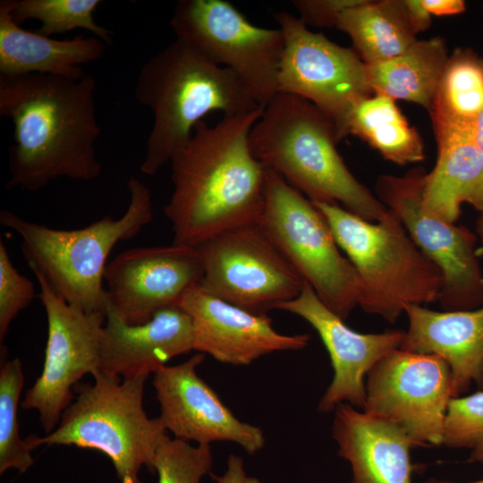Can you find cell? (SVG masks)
<instances>
[{"mask_svg": "<svg viewBox=\"0 0 483 483\" xmlns=\"http://www.w3.org/2000/svg\"><path fill=\"white\" fill-rule=\"evenodd\" d=\"M95 78L0 74V114L13 124L7 189L37 191L65 177L92 181L102 172L95 143Z\"/></svg>", "mask_w": 483, "mask_h": 483, "instance_id": "1", "label": "cell"}, {"mask_svg": "<svg viewBox=\"0 0 483 483\" xmlns=\"http://www.w3.org/2000/svg\"><path fill=\"white\" fill-rule=\"evenodd\" d=\"M263 108L224 116L212 126L199 122L173 156L174 189L164 209L173 244L195 248L219 233L259 221L267 169L254 157L249 138Z\"/></svg>", "mask_w": 483, "mask_h": 483, "instance_id": "2", "label": "cell"}, {"mask_svg": "<svg viewBox=\"0 0 483 483\" xmlns=\"http://www.w3.org/2000/svg\"><path fill=\"white\" fill-rule=\"evenodd\" d=\"M254 157L312 203L336 204L369 222L388 209L351 173L331 120L309 101L276 94L250 132Z\"/></svg>", "mask_w": 483, "mask_h": 483, "instance_id": "3", "label": "cell"}, {"mask_svg": "<svg viewBox=\"0 0 483 483\" xmlns=\"http://www.w3.org/2000/svg\"><path fill=\"white\" fill-rule=\"evenodd\" d=\"M135 97L153 114L140 167L148 176L170 163L208 114L234 116L263 108L233 72L177 38L142 66Z\"/></svg>", "mask_w": 483, "mask_h": 483, "instance_id": "4", "label": "cell"}, {"mask_svg": "<svg viewBox=\"0 0 483 483\" xmlns=\"http://www.w3.org/2000/svg\"><path fill=\"white\" fill-rule=\"evenodd\" d=\"M130 202L120 218L105 216L75 230H60L0 211V223L21 239L30 268L37 269L68 304L88 313L106 314L103 287L106 259L121 241L135 237L153 220L151 194L137 177L127 182Z\"/></svg>", "mask_w": 483, "mask_h": 483, "instance_id": "5", "label": "cell"}, {"mask_svg": "<svg viewBox=\"0 0 483 483\" xmlns=\"http://www.w3.org/2000/svg\"><path fill=\"white\" fill-rule=\"evenodd\" d=\"M360 276L358 306L394 323L410 305L437 301L440 268L414 242L391 211L369 222L336 204L313 203Z\"/></svg>", "mask_w": 483, "mask_h": 483, "instance_id": "6", "label": "cell"}, {"mask_svg": "<svg viewBox=\"0 0 483 483\" xmlns=\"http://www.w3.org/2000/svg\"><path fill=\"white\" fill-rule=\"evenodd\" d=\"M148 376L122 378L98 372L93 384H77L76 399L63 412L56 428L26 439L31 450L42 445H76L105 453L121 483H142L140 471L152 460L166 429L143 408L144 386Z\"/></svg>", "mask_w": 483, "mask_h": 483, "instance_id": "7", "label": "cell"}, {"mask_svg": "<svg viewBox=\"0 0 483 483\" xmlns=\"http://www.w3.org/2000/svg\"><path fill=\"white\" fill-rule=\"evenodd\" d=\"M258 223L322 302L345 320L358 306L361 283L326 219L299 191L266 168Z\"/></svg>", "mask_w": 483, "mask_h": 483, "instance_id": "8", "label": "cell"}, {"mask_svg": "<svg viewBox=\"0 0 483 483\" xmlns=\"http://www.w3.org/2000/svg\"><path fill=\"white\" fill-rule=\"evenodd\" d=\"M170 26L177 39L233 72L262 107L278 94L284 50L279 28L254 25L225 0H181Z\"/></svg>", "mask_w": 483, "mask_h": 483, "instance_id": "9", "label": "cell"}, {"mask_svg": "<svg viewBox=\"0 0 483 483\" xmlns=\"http://www.w3.org/2000/svg\"><path fill=\"white\" fill-rule=\"evenodd\" d=\"M207 293L258 315L296 298L305 281L258 222L219 233L195 247Z\"/></svg>", "mask_w": 483, "mask_h": 483, "instance_id": "10", "label": "cell"}, {"mask_svg": "<svg viewBox=\"0 0 483 483\" xmlns=\"http://www.w3.org/2000/svg\"><path fill=\"white\" fill-rule=\"evenodd\" d=\"M428 173L421 166L402 176L377 177L378 200L402 222L418 247L440 268L444 284L438 301L445 311L483 306V272L477 236L466 226L440 219L423 208Z\"/></svg>", "mask_w": 483, "mask_h": 483, "instance_id": "11", "label": "cell"}, {"mask_svg": "<svg viewBox=\"0 0 483 483\" xmlns=\"http://www.w3.org/2000/svg\"><path fill=\"white\" fill-rule=\"evenodd\" d=\"M452 398V375L443 359L399 348L369 372L362 411L397 426L414 446L440 445Z\"/></svg>", "mask_w": 483, "mask_h": 483, "instance_id": "12", "label": "cell"}, {"mask_svg": "<svg viewBox=\"0 0 483 483\" xmlns=\"http://www.w3.org/2000/svg\"><path fill=\"white\" fill-rule=\"evenodd\" d=\"M274 17L284 36L278 93L309 101L331 120L336 131L351 107L373 94L366 64L353 48L313 32L299 17L286 11Z\"/></svg>", "mask_w": 483, "mask_h": 483, "instance_id": "13", "label": "cell"}, {"mask_svg": "<svg viewBox=\"0 0 483 483\" xmlns=\"http://www.w3.org/2000/svg\"><path fill=\"white\" fill-rule=\"evenodd\" d=\"M30 269L46 310L47 341L42 373L26 392L21 406L38 412L41 426L48 435L72 402L73 389L82 377H94L99 372L106 314L88 313L68 304L37 269Z\"/></svg>", "mask_w": 483, "mask_h": 483, "instance_id": "14", "label": "cell"}, {"mask_svg": "<svg viewBox=\"0 0 483 483\" xmlns=\"http://www.w3.org/2000/svg\"><path fill=\"white\" fill-rule=\"evenodd\" d=\"M202 276L196 248L172 244L130 249L106 267V301L127 324H143L158 310L178 305Z\"/></svg>", "mask_w": 483, "mask_h": 483, "instance_id": "15", "label": "cell"}, {"mask_svg": "<svg viewBox=\"0 0 483 483\" xmlns=\"http://www.w3.org/2000/svg\"><path fill=\"white\" fill-rule=\"evenodd\" d=\"M205 359L198 352L177 365L154 373L153 386L160 407L158 419L174 438L198 445L232 442L254 454L266 443L263 431L237 419L216 391L196 372Z\"/></svg>", "mask_w": 483, "mask_h": 483, "instance_id": "16", "label": "cell"}, {"mask_svg": "<svg viewBox=\"0 0 483 483\" xmlns=\"http://www.w3.org/2000/svg\"><path fill=\"white\" fill-rule=\"evenodd\" d=\"M275 309L306 320L317 331L329 354L334 377L319 400L318 412L334 411L343 402L363 410L369 372L384 357L400 348L405 331L356 332L329 309L307 283L296 298Z\"/></svg>", "mask_w": 483, "mask_h": 483, "instance_id": "17", "label": "cell"}, {"mask_svg": "<svg viewBox=\"0 0 483 483\" xmlns=\"http://www.w3.org/2000/svg\"><path fill=\"white\" fill-rule=\"evenodd\" d=\"M191 317L193 350L225 364L250 365L261 356L304 349L309 335L276 332L267 315L245 310L204 292L189 290L179 304Z\"/></svg>", "mask_w": 483, "mask_h": 483, "instance_id": "18", "label": "cell"}, {"mask_svg": "<svg viewBox=\"0 0 483 483\" xmlns=\"http://www.w3.org/2000/svg\"><path fill=\"white\" fill-rule=\"evenodd\" d=\"M193 350V326L180 306L158 310L140 325L124 322L106 301L100 343L99 371L122 378L148 376Z\"/></svg>", "mask_w": 483, "mask_h": 483, "instance_id": "19", "label": "cell"}, {"mask_svg": "<svg viewBox=\"0 0 483 483\" xmlns=\"http://www.w3.org/2000/svg\"><path fill=\"white\" fill-rule=\"evenodd\" d=\"M409 326L400 349L443 359L452 375L453 395L474 384L483 390V306L472 310L436 311L410 305Z\"/></svg>", "mask_w": 483, "mask_h": 483, "instance_id": "20", "label": "cell"}, {"mask_svg": "<svg viewBox=\"0 0 483 483\" xmlns=\"http://www.w3.org/2000/svg\"><path fill=\"white\" fill-rule=\"evenodd\" d=\"M334 412L333 438L351 464L352 483H411L414 445L401 428L346 402Z\"/></svg>", "mask_w": 483, "mask_h": 483, "instance_id": "21", "label": "cell"}, {"mask_svg": "<svg viewBox=\"0 0 483 483\" xmlns=\"http://www.w3.org/2000/svg\"><path fill=\"white\" fill-rule=\"evenodd\" d=\"M437 158L428 173L422 198L429 214L455 223L463 203L483 211V152L471 126H433Z\"/></svg>", "mask_w": 483, "mask_h": 483, "instance_id": "22", "label": "cell"}, {"mask_svg": "<svg viewBox=\"0 0 483 483\" xmlns=\"http://www.w3.org/2000/svg\"><path fill=\"white\" fill-rule=\"evenodd\" d=\"M106 44L93 36L58 40L22 29L13 18L11 0L0 1V74H49L80 79L81 64L100 60Z\"/></svg>", "mask_w": 483, "mask_h": 483, "instance_id": "23", "label": "cell"}, {"mask_svg": "<svg viewBox=\"0 0 483 483\" xmlns=\"http://www.w3.org/2000/svg\"><path fill=\"white\" fill-rule=\"evenodd\" d=\"M449 55L440 37L417 39L393 58L367 65L373 93L416 103L430 111Z\"/></svg>", "mask_w": 483, "mask_h": 483, "instance_id": "24", "label": "cell"}, {"mask_svg": "<svg viewBox=\"0 0 483 483\" xmlns=\"http://www.w3.org/2000/svg\"><path fill=\"white\" fill-rule=\"evenodd\" d=\"M337 141L353 135L382 157L404 165L424 160V145L391 97L373 93L357 101L335 131Z\"/></svg>", "mask_w": 483, "mask_h": 483, "instance_id": "25", "label": "cell"}, {"mask_svg": "<svg viewBox=\"0 0 483 483\" xmlns=\"http://www.w3.org/2000/svg\"><path fill=\"white\" fill-rule=\"evenodd\" d=\"M336 28L366 64L397 56L417 40L403 0H362L340 14Z\"/></svg>", "mask_w": 483, "mask_h": 483, "instance_id": "26", "label": "cell"}, {"mask_svg": "<svg viewBox=\"0 0 483 483\" xmlns=\"http://www.w3.org/2000/svg\"><path fill=\"white\" fill-rule=\"evenodd\" d=\"M483 110V58L470 47L449 55L428 112L433 126H471Z\"/></svg>", "mask_w": 483, "mask_h": 483, "instance_id": "27", "label": "cell"}, {"mask_svg": "<svg viewBox=\"0 0 483 483\" xmlns=\"http://www.w3.org/2000/svg\"><path fill=\"white\" fill-rule=\"evenodd\" d=\"M101 3L99 0H11V12L19 25L28 20L39 21L41 27L37 32L41 35L51 37L84 29L110 45L114 33L94 21L93 13Z\"/></svg>", "mask_w": 483, "mask_h": 483, "instance_id": "28", "label": "cell"}, {"mask_svg": "<svg viewBox=\"0 0 483 483\" xmlns=\"http://www.w3.org/2000/svg\"><path fill=\"white\" fill-rule=\"evenodd\" d=\"M24 384L19 358L4 361L0 370V473L8 469L25 472L33 463L31 449L20 437L18 403Z\"/></svg>", "mask_w": 483, "mask_h": 483, "instance_id": "29", "label": "cell"}, {"mask_svg": "<svg viewBox=\"0 0 483 483\" xmlns=\"http://www.w3.org/2000/svg\"><path fill=\"white\" fill-rule=\"evenodd\" d=\"M213 456L209 445H191L189 442L166 436L152 460V470L158 483H200L210 472Z\"/></svg>", "mask_w": 483, "mask_h": 483, "instance_id": "30", "label": "cell"}, {"mask_svg": "<svg viewBox=\"0 0 483 483\" xmlns=\"http://www.w3.org/2000/svg\"><path fill=\"white\" fill-rule=\"evenodd\" d=\"M443 445L467 449L468 462L483 463V390L451 399Z\"/></svg>", "mask_w": 483, "mask_h": 483, "instance_id": "31", "label": "cell"}, {"mask_svg": "<svg viewBox=\"0 0 483 483\" xmlns=\"http://www.w3.org/2000/svg\"><path fill=\"white\" fill-rule=\"evenodd\" d=\"M35 298L32 282L13 265L6 246L0 241V340L3 342L12 321Z\"/></svg>", "mask_w": 483, "mask_h": 483, "instance_id": "32", "label": "cell"}, {"mask_svg": "<svg viewBox=\"0 0 483 483\" xmlns=\"http://www.w3.org/2000/svg\"><path fill=\"white\" fill-rule=\"evenodd\" d=\"M362 0H293L299 18L308 26L336 27L340 14Z\"/></svg>", "mask_w": 483, "mask_h": 483, "instance_id": "33", "label": "cell"}, {"mask_svg": "<svg viewBox=\"0 0 483 483\" xmlns=\"http://www.w3.org/2000/svg\"><path fill=\"white\" fill-rule=\"evenodd\" d=\"M211 477L217 483H264L258 479L248 476L244 470L243 460L234 454H231L227 460V469L224 475Z\"/></svg>", "mask_w": 483, "mask_h": 483, "instance_id": "34", "label": "cell"}, {"mask_svg": "<svg viewBox=\"0 0 483 483\" xmlns=\"http://www.w3.org/2000/svg\"><path fill=\"white\" fill-rule=\"evenodd\" d=\"M411 26L417 35L431 25V14L426 10L421 0H403Z\"/></svg>", "mask_w": 483, "mask_h": 483, "instance_id": "35", "label": "cell"}, {"mask_svg": "<svg viewBox=\"0 0 483 483\" xmlns=\"http://www.w3.org/2000/svg\"><path fill=\"white\" fill-rule=\"evenodd\" d=\"M423 6L432 15L445 16L460 14L466 10L462 0H421Z\"/></svg>", "mask_w": 483, "mask_h": 483, "instance_id": "36", "label": "cell"}, {"mask_svg": "<svg viewBox=\"0 0 483 483\" xmlns=\"http://www.w3.org/2000/svg\"><path fill=\"white\" fill-rule=\"evenodd\" d=\"M471 134L474 142L483 152V110L472 123Z\"/></svg>", "mask_w": 483, "mask_h": 483, "instance_id": "37", "label": "cell"}, {"mask_svg": "<svg viewBox=\"0 0 483 483\" xmlns=\"http://www.w3.org/2000/svg\"><path fill=\"white\" fill-rule=\"evenodd\" d=\"M476 232L477 235L479 237L481 242L483 243V211L480 212L479 216L477 220Z\"/></svg>", "mask_w": 483, "mask_h": 483, "instance_id": "38", "label": "cell"}, {"mask_svg": "<svg viewBox=\"0 0 483 483\" xmlns=\"http://www.w3.org/2000/svg\"><path fill=\"white\" fill-rule=\"evenodd\" d=\"M424 483H453L450 480H447V479H436V478H430L428 479H427ZM470 483H483V479H479V480H477V481H473V482H470Z\"/></svg>", "mask_w": 483, "mask_h": 483, "instance_id": "39", "label": "cell"}, {"mask_svg": "<svg viewBox=\"0 0 483 483\" xmlns=\"http://www.w3.org/2000/svg\"><path fill=\"white\" fill-rule=\"evenodd\" d=\"M482 10H483V5H482Z\"/></svg>", "mask_w": 483, "mask_h": 483, "instance_id": "40", "label": "cell"}]
</instances>
